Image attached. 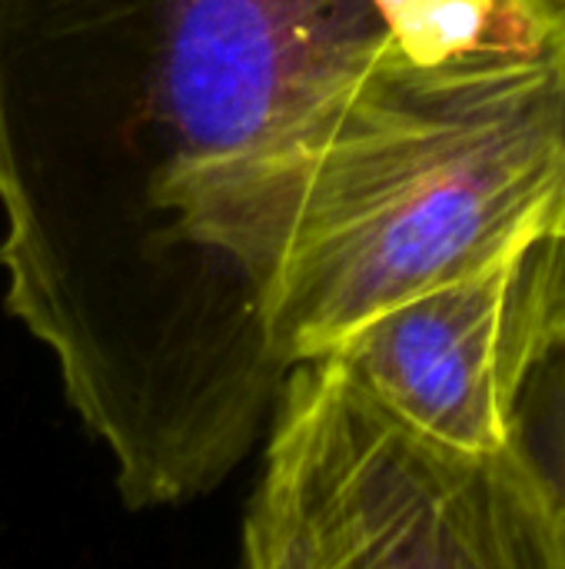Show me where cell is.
I'll return each instance as SVG.
<instances>
[{"label":"cell","instance_id":"obj_1","mask_svg":"<svg viewBox=\"0 0 565 569\" xmlns=\"http://www.w3.org/2000/svg\"><path fill=\"white\" fill-rule=\"evenodd\" d=\"M430 3L0 0L3 307L130 510L220 490L270 433L316 160Z\"/></svg>","mask_w":565,"mask_h":569},{"label":"cell","instance_id":"obj_2","mask_svg":"<svg viewBox=\"0 0 565 569\" xmlns=\"http://www.w3.org/2000/svg\"><path fill=\"white\" fill-rule=\"evenodd\" d=\"M565 177L559 37L420 57L353 87L286 257L273 343L290 370L373 317L553 237Z\"/></svg>","mask_w":565,"mask_h":569},{"label":"cell","instance_id":"obj_3","mask_svg":"<svg viewBox=\"0 0 565 569\" xmlns=\"http://www.w3.org/2000/svg\"><path fill=\"white\" fill-rule=\"evenodd\" d=\"M266 460L296 493L316 569H559L556 510L519 433L496 457L436 450L326 360L290 373Z\"/></svg>","mask_w":565,"mask_h":569},{"label":"cell","instance_id":"obj_4","mask_svg":"<svg viewBox=\"0 0 565 569\" xmlns=\"http://www.w3.org/2000/svg\"><path fill=\"white\" fill-rule=\"evenodd\" d=\"M563 343L565 250L543 237L373 317L323 360L416 440L496 457L516 440L533 377Z\"/></svg>","mask_w":565,"mask_h":569},{"label":"cell","instance_id":"obj_5","mask_svg":"<svg viewBox=\"0 0 565 569\" xmlns=\"http://www.w3.org/2000/svg\"><path fill=\"white\" fill-rule=\"evenodd\" d=\"M240 569H316L296 493L273 460H266L246 503Z\"/></svg>","mask_w":565,"mask_h":569},{"label":"cell","instance_id":"obj_6","mask_svg":"<svg viewBox=\"0 0 565 569\" xmlns=\"http://www.w3.org/2000/svg\"><path fill=\"white\" fill-rule=\"evenodd\" d=\"M516 433L549 490L559 527V569H565V343L533 377Z\"/></svg>","mask_w":565,"mask_h":569},{"label":"cell","instance_id":"obj_7","mask_svg":"<svg viewBox=\"0 0 565 569\" xmlns=\"http://www.w3.org/2000/svg\"><path fill=\"white\" fill-rule=\"evenodd\" d=\"M533 7L553 33H565V0H533Z\"/></svg>","mask_w":565,"mask_h":569},{"label":"cell","instance_id":"obj_8","mask_svg":"<svg viewBox=\"0 0 565 569\" xmlns=\"http://www.w3.org/2000/svg\"><path fill=\"white\" fill-rule=\"evenodd\" d=\"M559 37V53H563V70H565V33ZM553 240L565 250V177H563V193H559V207H556V220H553Z\"/></svg>","mask_w":565,"mask_h":569}]
</instances>
